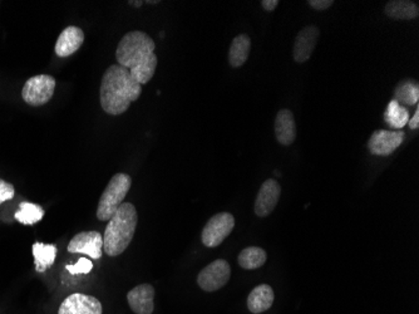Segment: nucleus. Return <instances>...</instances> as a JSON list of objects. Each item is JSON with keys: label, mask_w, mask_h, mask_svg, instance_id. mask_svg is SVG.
Masks as SVG:
<instances>
[{"label": "nucleus", "mask_w": 419, "mask_h": 314, "mask_svg": "<svg viewBox=\"0 0 419 314\" xmlns=\"http://www.w3.org/2000/svg\"><path fill=\"white\" fill-rule=\"evenodd\" d=\"M155 50L156 45L147 33L135 30L121 39L116 50V60L142 86L150 82L156 72L158 60Z\"/></svg>", "instance_id": "f257e3e1"}, {"label": "nucleus", "mask_w": 419, "mask_h": 314, "mask_svg": "<svg viewBox=\"0 0 419 314\" xmlns=\"http://www.w3.org/2000/svg\"><path fill=\"white\" fill-rule=\"evenodd\" d=\"M142 86L131 72L120 65H112L104 72L99 87V102L106 113L118 116L140 99Z\"/></svg>", "instance_id": "f03ea898"}, {"label": "nucleus", "mask_w": 419, "mask_h": 314, "mask_svg": "<svg viewBox=\"0 0 419 314\" xmlns=\"http://www.w3.org/2000/svg\"><path fill=\"white\" fill-rule=\"evenodd\" d=\"M137 210L131 203H123L109 219L104 235V252L109 257H117L131 244L136 232Z\"/></svg>", "instance_id": "7ed1b4c3"}, {"label": "nucleus", "mask_w": 419, "mask_h": 314, "mask_svg": "<svg viewBox=\"0 0 419 314\" xmlns=\"http://www.w3.org/2000/svg\"><path fill=\"white\" fill-rule=\"evenodd\" d=\"M132 179L127 174H116L111 179L107 188L99 198L97 218L101 221H108L121 205L123 204L125 195L130 191Z\"/></svg>", "instance_id": "20e7f679"}, {"label": "nucleus", "mask_w": 419, "mask_h": 314, "mask_svg": "<svg viewBox=\"0 0 419 314\" xmlns=\"http://www.w3.org/2000/svg\"><path fill=\"white\" fill-rule=\"evenodd\" d=\"M55 79L48 74H38L28 79L22 89L24 102L33 107L45 105L53 97Z\"/></svg>", "instance_id": "39448f33"}, {"label": "nucleus", "mask_w": 419, "mask_h": 314, "mask_svg": "<svg viewBox=\"0 0 419 314\" xmlns=\"http://www.w3.org/2000/svg\"><path fill=\"white\" fill-rule=\"evenodd\" d=\"M235 219L230 213H218L207 221L201 240L207 248H216L234 230Z\"/></svg>", "instance_id": "423d86ee"}, {"label": "nucleus", "mask_w": 419, "mask_h": 314, "mask_svg": "<svg viewBox=\"0 0 419 314\" xmlns=\"http://www.w3.org/2000/svg\"><path fill=\"white\" fill-rule=\"evenodd\" d=\"M231 268L225 259H218L207 265L197 276V283L205 292H216L230 281Z\"/></svg>", "instance_id": "0eeeda50"}, {"label": "nucleus", "mask_w": 419, "mask_h": 314, "mask_svg": "<svg viewBox=\"0 0 419 314\" xmlns=\"http://www.w3.org/2000/svg\"><path fill=\"white\" fill-rule=\"evenodd\" d=\"M104 250V237L99 232H81L73 237L68 244V252L84 254L92 259L99 260Z\"/></svg>", "instance_id": "6e6552de"}, {"label": "nucleus", "mask_w": 419, "mask_h": 314, "mask_svg": "<svg viewBox=\"0 0 419 314\" xmlns=\"http://www.w3.org/2000/svg\"><path fill=\"white\" fill-rule=\"evenodd\" d=\"M406 133L403 130L399 131H386L376 130L371 133L368 141V150L376 156H388L392 155L403 144Z\"/></svg>", "instance_id": "1a4fd4ad"}, {"label": "nucleus", "mask_w": 419, "mask_h": 314, "mask_svg": "<svg viewBox=\"0 0 419 314\" xmlns=\"http://www.w3.org/2000/svg\"><path fill=\"white\" fill-rule=\"evenodd\" d=\"M102 304L97 298L74 293L62 302L58 314H102Z\"/></svg>", "instance_id": "9d476101"}, {"label": "nucleus", "mask_w": 419, "mask_h": 314, "mask_svg": "<svg viewBox=\"0 0 419 314\" xmlns=\"http://www.w3.org/2000/svg\"><path fill=\"white\" fill-rule=\"evenodd\" d=\"M281 194L279 182L274 179H269L264 182L257 193L255 200V214L259 218L270 215L276 208Z\"/></svg>", "instance_id": "9b49d317"}, {"label": "nucleus", "mask_w": 419, "mask_h": 314, "mask_svg": "<svg viewBox=\"0 0 419 314\" xmlns=\"http://www.w3.org/2000/svg\"><path fill=\"white\" fill-rule=\"evenodd\" d=\"M320 37V30L315 26H309L300 30L296 35L293 48V57L296 63H304L311 58L315 50L318 39Z\"/></svg>", "instance_id": "f8f14e48"}, {"label": "nucleus", "mask_w": 419, "mask_h": 314, "mask_svg": "<svg viewBox=\"0 0 419 314\" xmlns=\"http://www.w3.org/2000/svg\"><path fill=\"white\" fill-rule=\"evenodd\" d=\"M84 42V32L79 27L69 26L67 27L55 43V55L60 58H66L69 55H74L77 50L82 47Z\"/></svg>", "instance_id": "ddd939ff"}, {"label": "nucleus", "mask_w": 419, "mask_h": 314, "mask_svg": "<svg viewBox=\"0 0 419 314\" xmlns=\"http://www.w3.org/2000/svg\"><path fill=\"white\" fill-rule=\"evenodd\" d=\"M155 288L151 284H141L127 294V301L136 314H152L155 309Z\"/></svg>", "instance_id": "4468645a"}, {"label": "nucleus", "mask_w": 419, "mask_h": 314, "mask_svg": "<svg viewBox=\"0 0 419 314\" xmlns=\"http://www.w3.org/2000/svg\"><path fill=\"white\" fill-rule=\"evenodd\" d=\"M275 136L280 145L290 146L296 138V123L290 110H280L275 118Z\"/></svg>", "instance_id": "2eb2a0df"}, {"label": "nucleus", "mask_w": 419, "mask_h": 314, "mask_svg": "<svg viewBox=\"0 0 419 314\" xmlns=\"http://www.w3.org/2000/svg\"><path fill=\"white\" fill-rule=\"evenodd\" d=\"M274 291L269 284H260L251 291L247 297V308L251 313L260 314L272 308L274 303Z\"/></svg>", "instance_id": "dca6fc26"}, {"label": "nucleus", "mask_w": 419, "mask_h": 314, "mask_svg": "<svg viewBox=\"0 0 419 314\" xmlns=\"http://www.w3.org/2000/svg\"><path fill=\"white\" fill-rule=\"evenodd\" d=\"M386 17L393 21H412L419 17V6L417 1L410 0H392L386 4Z\"/></svg>", "instance_id": "f3484780"}, {"label": "nucleus", "mask_w": 419, "mask_h": 314, "mask_svg": "<svg viewBox=\"0 0 419 314\" xmlns=\"http://www.w3.org/2000/svg\"><path fill=\"white\" fill-rule=\"evenodd\" d=\"M251 50V39L247 34H240L231 42L229 50V63L233 68L244 66Z\"/></svg>", "instance_id": "a211bd4d"}, {"label": "nucleus", "mask_w": 419, "mask_h": 314, "mask_svg": "<svg viewBox=\"0 0 419 314\" xmlns=\"http://www.w3.org/2000/svg\"><path fill=\"white\" fill-rule=\"evenodd\" d=\"M402 106H417L419 99V84L415 79L406 78L398 83L394 99Z\"/></svg>", "instance_id": "6ab92c4d"}, {"label": "nucleus", "mask_w": 419, "mask_h": 314, "mask_svg": "<svg viewBox=\"0 0 419 314\" xmlns=\"http://www.w3.org/2000/svg\"><path fill=\"white\" fill-rule=\"evenodd\" d=\"M33 255L35 269L39 273H43L55 263V257H57V247L53 244L34 242Z\"/></svg>", "instance_id": "aec40b11"}, {"label": "nucleus", "mask_w": 419, "mask_h": 314, "mask_svg": "<svg viewBox=\"0 0 419 314\" xmlns=\"http://www.w3.org/2000/svg\"><path fill=\"white\" fill-rule=\"evenodd\" d=\"M384 121L386 125L396 130H403V127L408 125L409 111L406 106L398 103L396 99H392L388 107H386V113H384Z\"/></svg>", "instance_id": "412c9836"}, {"label": "nucleus", "mask_w": 419, "mask_h": 314, "mask_svg": "<svg viewBox=\"0 0 419 314\" xmlns=\"http://www.w3.org/2000/svg\"><path fill=\"white\" fill-rule=\"evenodd\" d=\"M267 254L259 247H249L239 254V265L242 269L252 270L262 268L267 263Z\"/></svg>", "instance_id": "4be33fe9"}, {"label": "nucleus", "mask_w": 419, "mask_h": 314, "mask_svg": "<svg viewBox=\"0 0 419 314\" xmlns=\"http://www.w3.org/2000/svg\"><path fill=\"white\" fill-rule=\"evenodd\" d=\"M44 210L40 205L23 201L19 205V210L14 214L16 220L24 225H34L43 219Z\"/></svg>", "instance_id": "5701e85b"}, {"label": "nucleus", "mask_w": 419, "mask_h": 314, "mask_svg": "<svg viewBox=\"0 0 419 314\" xmlns=\"http://www.w3.org/2000/svg\"><path fill=\"white\" fill-rule=\"evenodd\" d=\"M66 269L73 274H88L91 270L93 269V264L91 260L87 258H81V259L77 262L76 264L67 265Z\"/></svg>", "instance_id": "b1692460"}, {"label": "nucleus", "mask_w": 419, "mask_h": 314, "mask_svg": "<svg viewBox=\"0 0 419 314\" xmlns=\"http://www.w3.org/2000/svg\"><path fill=\"white\" fill-rule=\"evenodd\" d=\"M14 194H16L14 186L9 182L0 179V204L6 203L8 200H11V198H14Z\"/></svg>", "instance_id": "393cba45"}, {"label": "nucleus", "mask_w": 419, "mask_h": 314, "mask_svg": "<svg viewBox=\"0 0 419 314\" xmlns=\"http://www.w3.org/2000/svg\"><path fill=\"white\" fill-rule=\"evenodd\" d=\"M308 4L315 11H325L334 4L333 0H309Z\"/></svg>", "instance_id": "a878e982"}, {"label": "nucleus", "mask_w": 419, "mask_h": 314, "mask_svg": "<svg viewBox=\"0 0 419 314\" xmlns=\"http://www.w3.org/2000/svg\"><path fill=\"white\" fill-rule=\"evenodd\" d=\"M280 4L279 0H262V6L267 11H272Z\"/></svg>", "instance_id": "bb28decb"}, {"label": "nucleus", "mask_w": 419, "mask_h": 314, "mask_svg": "<svg viewBox=\"0 0 419 314\" xmlns=\"http://www.w3.org/2000/svg\"><path fill=\"white\" fill-rule=\"evenodd\" d=\"M417 110L414 112L413 117L409 118L408 125L410 127V130H417L419 127V108L418 106H415Z\"/></svg>", "instance_id": "cd10ccee"}, {"label": "nucleus", "mask_w": 419, "mask_h": 314, "mask_svg": "<svg viewBox=\"0 0 419 314\" xmlns=\"http://www.w3.org/2000/svg\"><path fill=\"white\" fill-rule=\"evenodd\" d=\"M128 4L131 6H135V8H141L143 6V1H137V0H130L128 1Z\"/></svg>", "instance_id": "c85d7f7f"}, {"label": "nucleus", "mask_w": 419, "mask_h": 314, "mask_svg": "<svg viewBox=\"0 0 419 314\" xmlns=\"http://www.w3.org/2000/svg\"><path fill=\"white\" fill-rule=\"evenodd\" d=\"M148 4H157V3H160V1H158V0H156V1H151V0H150V1H147Z\"/></svg>", "instance_id": "c756f323"}]
</instances>
